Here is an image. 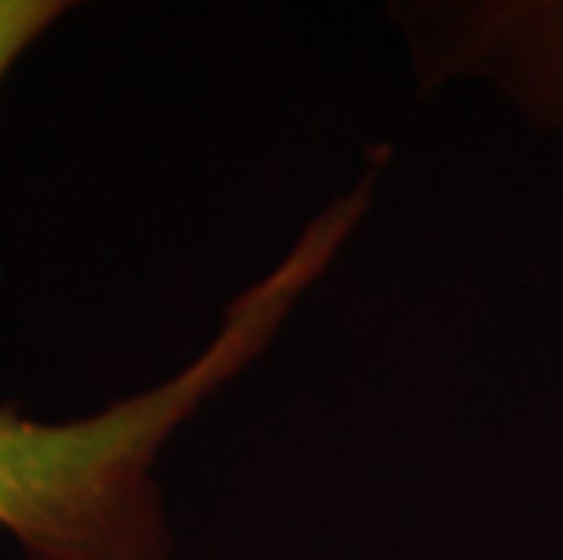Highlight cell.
I'll list each match as a JSON object with an SVG mask.
<instances>
[{
	"label": "cell",
	"mask_w": 563,
	"mask_h": 560,
	"mask_svg": "<svg viewBox=\"0 0 563 560\" xmlns=\"http://www.w3.org/2000/svg\"><path fill=\"white\" fill-rule=\"evenodd\" d=\"M397 15L422 88L459 74L495 77L542 131L563 128V0L538 4H422Z\"/></svg>",
	"instance_id": "obj_2"
},
{
	"label": "cell",
	"mask_w": 563,
	"mask_h": 560,
	"mask_svg": "<svg viewBox=\"0 0 563 560\" xmlns=\"http://www.w3.org/2000/svg\"><path fill=\"white\" fill-rule=\"evenodd\" d=\"M58 15H66L63 0H0V80Z\"/></svg>",
	"instance_id": "obj_3"
},
{
	"label": "cell",
	"mask_w": 563,
	"mask_h": 560,
	"mask_svg": "<svg viewBox=\"0 0 563 560\" xmlns=\"http://www.w3.org/2000/svg\"><path fill=\"white\" fill-rule=\"evenodd\" d=\"M375 172L302 230L277 270L230 306L222 331L186 372L91 419L33 422L0 408V528L30 560H167L153 462L214 389L277 339L291 306L320 281L371 205Z\"/></svg>",
	"instance_id": "obj_1"
}]
</instances>
